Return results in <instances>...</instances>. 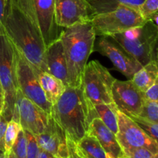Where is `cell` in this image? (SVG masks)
<instances>
[{
  "label": "cell",
  "mask_w": 158,
  "mask_h": 158,
  "mask_svg": "<svg viewBox=\"0 0 158 158\" xmlns=\"http://www.w3.org/2000/svg\"><path fill=\"white\" fill-rule=\"evenodd\" d=\"M51 116L74 143L89 132L91 121L97 117L93 104L85 97L82 84L66 86L52 105Z\"/></svg>",
  "instance_id": "1"
},
{
  "label": "cell",
  "mask_w": 158,
  "mask_h": 158,
  "mask_svg": "<svg viewBox=\"0 0 158 158\" xmlns=\"http://www.w3.org/2000/svg\"><path fill=\"white\" fill-rule=\"evenodd\" d=\"M4 30L14 47L23 55L33 71L47 72L46 45L31 22L6 0Z\"/></svg>",
  "instance_id": "2"
},
{
  "label": "cell",
  "mask_w": 158,
  "mask_h": 158,
  "mask_svg": "<svg viewBox=\"0 0 158 158\" xmlns=\"http://www.w3.org/2000/svg\"><path fill=\"white\" fill-rule=\"evenodd\" d=\"M96 36L90 22L73 25L61 31L60 39L67 66L68 86L82 84L83 70L94 50Z\"/></svg>",
  "instance_id": "3"
},
{
  "label": "cell",
  "mask_w": 158,
  "mask_h": 158,
  "mask_svg": "<svg viewBox=\"0 0 158 158\" xmlns=\"http://www.w3.org/2000/svg\"><path fill=\"white\" fill-rule=\"evenodd\" d=\"M110 37L142 66L157 60L158 28L153 22Z\"/></svg>",
  "instance_id": "4"
},
{
  "label": "cell",
  "mask_w": 158,
  "mask_h": 158,
  "mask_svg": "<svg viewBox=\"0 0 158 158\" xmlns=\"http://www.w3.org/2000/svg\"><path fill=\"white\" fill-rule=\"evenodd\" d=\"M19 10L40 32L46 47L58 40L61 30L55 20V0H7Z\"/></svg>",
  "instance_id": "5"
},
{
  "label": "cell",
  "mask_w": 158,
  "mask_h": 158,
  "mask_svg": "<svg viewBox=\"0 0 158 158\" xmlns=\"http://www.w3.org/2000/svg\"><path fill=\"white\" fill-rule=\"evenodd\" d=\"M0 82L4 94V105L2 114L6 121L9 122L13 116L19 86L15 49L6 34L0 35Z\"/></svg>",
  "instance_id": "6"
},
{
  "label": "cell",
  "mask_w": 158,
  "mask_h": 158,
  "mask_svg": "<svg viewBox=\"0 0 158 158\" xmlns=\"http://www.w3.org/2000/svg\"><path fill=\"white\" fill-rule=\"evenodd\" d=\"M146 22L138 10L124 5L110 12L95 15L90 20L96 35L104 37L143 26Z\"/></svg>",
  "instance_id": "7"
},
{
  "label": "cell",
  "mask_w": 158,
  "mask_h": 158,
  "mask_svg": "<svg viewBox=\"0 0 158 158\" xmlns=\"http://www.w3.org/2000/svg\"><path fill=\"white\" fill-rule=\"evenodd\" d=\"M116 79L100 62L86 63L82 77V86L86 98L93 105L104 103L116 108L111 89Z\"/></svg>",
  "instance_id": "8"
},
{
  "label": "cell",
  "mask_w": 158,
  "mask_h": 158,
  "mask_svg": "<svg viewBox=\"0 0 158 158\" xmlns=\"http://www.w3.org/2000/svg\"><path fill=\"white\" fill-rule=\"evenodd\" d=\"M49 116L50 114L26 98L18 89L12 120L19 123L23 130L29 131L34 136L40 134L46 128Z\"/></svg>",
  "instance_id": "9"
},
{
  "label": "cell",
  "mask_w": 158,
  "mask_h": 158,
  "mask_svg": "<svg viewBox=\"0 0 158 158\" xmlns=\"http://www.w3.org/2000/svg\"><path fill=\"white\" fill-rule=\"evenodd\" d=\"M15 56L17 83L19 89L22 91L26 98L38 105L47 114H51L52 104L46 99L32 68L23 55L16 50V49Z\"/></svg>",
  "instance_id": "10"
},
{
  "label": "cell",
  "mask_w": 158,
  "mask_h": 158,
  "mask_svg": "<svg viewBox=\"0 0 158 158\" xmlns=\"http://www.w3.org/2000/svg\"><path fill=\"white\" fill-rule=\"evenodd\" d=\"M118 131L116 134L122 149L145 148L154 154H158L157 141L146 134L132 119L120 111H116Z\"/></svg>",
  "instance_id": "11"
},
{
  "label": "cell",
  "mask_w": 158,
  "mask_h": 158,
  "mask_svg": "<svg viewBox=\"0 0 158 158\" xmlns=\"http://www.w3.org/2000/svg\"><path fill=\"white\" fill-rule=\"evenodd\" d=\"M111 94L117 110L128 117L139 115L145 100L144 95L131 80L120 81L116 79L113 83Z\"/></svg>",
  "instance_id": "12"
},
{
  "label": "cell",
  "mask_w": 158,
  "mask_h": 158,
  "mask_svg": "<svg viewBox=\"0 0 158 158\" xmlns=\"http://www.w3.org/2000/svg\"><path fill=\"white\" fill-rule=\"evenodd\" d=\"M54 12L56 23L63 28L90 22L94 16L86 0H55Z\"/></svg>",
  "instance_id": "13"
},
{
  "label": "cell",
  "mask_w": 158,
  "mask_h": 158,
  "mask_svg": "<svg viewBox=\"0 0 158 158\" xmlns=\"http://www.w3.org/2000/svg\"><path fill=\"white\" fill-rule=\"evenodd\" d=\"M97 51L107 57L114 67L129 80L143 66L117 43L111 42L107 37L100 36L97 41Z\"/></svg>",
  "instance_id": "14"
},
{
  "label": "cell",
  "mask_w": 158,
  "mask_h": 158,
  "mask_svg": "<svg viewBox=\"0 0 158 158\" xmlns=\"http://www.w3.org/2000/svg\"><path fill=\"white\" fill-rule=\"evenodd\" d=\"M35 137L41 149L56 157L68 158L66 134L51 114L43 132Z\"/></svg>",
  "instance_id": "15"
},
{
  "label": "cell",
  "mask_w": 158,
  "mask_h": 158,
  "mask_svg": "<svg viewBox=\"0 0 158 158\" xmlns=\"http://www.w3.org/2000/svg\"><path fill=\"white\" fill-rule=\"evenodd\" d=\"M89 134L98 140L108 158H124V153L113 133L100 118H94L89 125Z\"/></svg>",
  "instance_id": "16"
},
{
  "label": "cell",
  "mask_w": 158,
  "mask_h": 158,
  "mask_svg": "<svg viewBox=\"0 0 158 158\" xmlns=\"http://www.w3.org/2000/svg\"><path fill=\"white\" fill-rule=\"evenodd\" d=\"M45 60L48 73L63 82L65 86H68L67 66L63 44L60 38L46 46Z\"/></svg>",
  "instance_id": "17"
},
{
  "label": "cell",
  "mask_w": 158,
  "mask_h": 158,
  "mask_svg": "<svg viewBox=\"0 0 158 158\" xmlns=\"http://www.w3.org/2000/svg\"><path fill=\"white\" fill-rule=\"evenodd\" d=\"M45 96L51 104H54L64 92L66 86L52 74L43 71H34Z\"/></svg>",
  "instance_id": "18"
},
{
  "label": "cell",
  "mask_w": 158,
  "mask_h": 158,
  "mask_svg": "<svg viewBox=\"0 0 158 158\" xmlns=\"http://www.w3.org/2000/svg\"><path fill=\"white\" fill-rule=\"evenodd\" d=\"M75 148L81 158H108L98 140L89 133L75 143Z\"/></svg>",
  "instance_id": "19"
},
{
  "label": "cell",
  "mask_w": 158,
  "mask_h": 158,
  "mask_svg": "<svg viewBox=\"0 0 158 158\" xmlns=\"http://www.w3.org/2000/svg\"><path fill=\"white\" fill-rule=\"evenodd\" d=\"M142 92H145L158 80L157 60H152L142 66L131 79Z\"/></svg>",
  "instance_id": "20"
},
{
  "label": "cell",
  "mask_w": 158,
  "mask_h": 158,
  "mask_svg": "<svg viewBox=\"0 0 158 158\" xmlns=\"http://www.w3.org/2000/svg\"><path fill=\"white\" fill-rule=\"evenodd\" d=\"M89 3L94 15L104 13L114 10L120 5L130 6L140 10L144 0H86Z\"/></svg>",
  "instance_id": "21"
},
{
  "label": "cell",
  "mask_w": 158,
  "mask_h": 158,
  "mask_svg": "<svg viewBox=\"0 0 158 158\" xmlns=\"http://www.w3.org/2000/svg\"><path fill=\"white\" fill-rule=\"evenodd\" d=\"M97 114V117L114 134L118 131V123L117 117V109L104 103L93 105Z\"/></svg>",
  "instance_id": "22"
},
{
  "label": "cell",
  "mask_w": 158,
  "mask_h": 158,
  "mask_svg": "<svg viewBox=\"0 0 158 158\" xmlns=\"http://www.w3.org/2000/svg\"><path fill=\"white\" fill-rule=\"evenodd\" d=\"M23 129L19 123L11 120L7 123L6 132L4 137V148L5 152L9 154L11 151L14 142L15 141L19 132Z\"/></svg>",
  "instance_id": "23"
},
{
  "label": "cell",
  "mask_w": 158,
  "mask_h": 158,
  "mask_svg": "<svg viewBox=\"0 0 158 158\" xmlns=\"http://www.w3.org/2000/svg\"><path fill=\"white\" fill-rule=\"evenodd\" d=\"M130 118L132 119L151 138L157 141L158 137V124L157 123L150 121L147 119L143 118L140 116H131Z\"/></svg>",
  "instance_id": "24"
},
{
  "label": "cell",
  "mask_w": 158,
  "mask_h": 158,
  "mask_svg": "<svg viewBox=\"0 0 158 158\" xmlns=\"http://www.w3.org/2000/svg\"><path fill=\"white\" fill-rule=\"evenodd\" d=\"M150 121L158 122V103L154 100H144L139 115Z\"/></svg>",
  "instance_id": "25"
},
{
  "label": "cell",
  "mask_w": 158,
  "mask_h": 158,
  "mask_svg": "<svg viewBox=\"0 0 158 158\" xmlns=\"http://www.w3.org/2000/svg\"><path fill=\"white\" fill-rule=\"evenodd\" d=\"M26 137L23 129L19 132L10 152L16 158H26Z\"/></svg>",
  "instance_id": "26"
},
{
  "label": "cell",
  "mask_w": 158,
  "mask_h": 158,
  "mask_svg": "<svg viewBox=\"0 0 158 158\" xmlns=\"http://www.w3.org/2000/svg\"><path fill=\"white\" fill-rule=\"evenodd\" d=\"M158 0H144L140 8V15L146 21H150L157 13Z\"/></svg>",
  "instance_id": "27"
},
{
  "label": "cell",
  "mask_w": 158,
  "mask_h": 158,
  "mask_svg": "<svg viewBox=\"0 0 158 158\" xmlns=\"http://www.w3.org/2000/svg\"><path fill=\"white\" fill-rule=\"evenodd\" d=\"M26 137V158H38L40 148L32 133L23 130Z\"/></svg>",
  "instance_id": "28"
},
{
  "label": "cell",
  "mask_w": 158,
  "mask_h": 158,
  "mask_svg": "<svg viewBox=\"0 0 158 158\" xmlns=\"http://www.w3.org/2000/svg\"><path fill=\"white\" fill-rule=\"evenodd\" d=\"M145 100L157 101L158 98V80L156 81L151 87L143 92Z\"/></svg>",
  "instance_id": "29"
},
{
  "label": "cell",
  "mask_w": 158,
  "mask_h": 158,
  "mask_svg": "<svg viewBox=\"0 0 158 158\" xmlns=\"http://www.w3.org/2000/svg\"><path fill=\"white\" fill-rule=\"evenodd\" d=\"M7 123L8 122L6 121V120L2 114V112H0V151H5L4 137Z\"/></svg>",
  "instance_id": "30"
},
{
  "label": "cell",
  "mask_w": 158,
  "mask_h": 158,
  "mask_svg": "<svg viewBox=\"0 0 158 158\" xmlns=\"http://www.w3.org/2000/svg\"><path fill=\"white\" fill-rule=\"evenodd\" d=\"M6 0H0V35L5 34L4 21L6 15Z\"/></svg>",
  "instance_id": "31"
},
{
  "label": "cell",
  "mask_w": 158,
  "mask_h": 158,
  "mask_svg": "<svg viewBox=\"0 0 158 158\" xmlns=\"http://www.w3.org/2000/svg\"><path fill=\"white\" fill-rule=\"evenodd\" d=\"M67 148H68V158H81L77 154L75 148V143L67 137Z\"/></svg>",
  "instance_id": "32"
},
{
  "label": "cell",
  "mask_w": 158,
  "mask_h": 158,
  "mask_svg": "<svg viewBox=\"0 0 158 158\" xmlns=\"http://www.w3.org/2000/svg\"><path fill=\"white\" fill-rule=\"evenodd\" d=\"M38 158H59V157H55V156L52 155L51 154L48 153L47 151H44V150H43L40 148V152H39Z\"/></svg>",
  "instance_id": "33"
},
{
  "label": "cell",
  "mask_w": 158,
  "mask_h": 158,
  "mask_svg": "<svg viewBox=\"0 0 158 158\" xmlns=\"http://www.w3.org/2000/svg\"><path fill=\"white\" fill-rule=\"evenodd\" d=\"M3 105H4V94H3L1 82H0V112L2 111Z\"/></svg>",
  "instance_id": "34"
},
{
  "label": "cell",
  "mask_w": 158,
  "mask_h": 158,
  "mask_svg": "<svg viewBox=\"0 0 158 158\" xmlns=\"http://www.w3.org/2000/svg\"><path fill=\"white\" fill-rule=\"evenodd\" d=\"M0 158H9V156L5 151H0Z\"/></svg>",
  "instance_id": "35"
},
{
  "label": "cell",
  "mask_w": 158,
  "mask_h": 158,
  "mask_svg": "<svg viewBox=\"0 0 158 158\" xmlns=\"http://www.w3.org/2000/svg\"><path fill=\"white\" fill-rule=\"evenodd\" d=\"M8 156H9V158H16L12 152H9V154H8Z\"/></svg>",
  "instance_id": "36"
},
{
  "label": "cell",
  "mask_w": 158,
  "mask_h": 158,
  "mask_svg": "<svg viewBox=\"0 0 158 158\" xmlns=\"http://www.w3.org/2000/svg\"><path fill=\"white\" fill-rule=\"evenodd\" d=\"M124 158H125V157H124Z\"/></svg>",
  "instance_id": "37"
}]
</instances>
